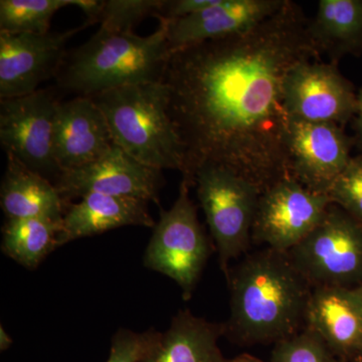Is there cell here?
Instances as JSON below:
<instances>
[{
	"label": "cell",
	"mask_w": 362,
	"mask_h": 362,
	"mask_svg": "<svg viewBox=\"0 0 362 362\" xmlns=\"http://www.w3.org/2000/svg\"><path fill=\"white\" fill-rule=\"evenodd\" d=\"M309 21L287 0L250 32L171 52L163 83L190 187L207 163L230 169L261 194L291 176L284 82L298 64L320 59Z\"/></svg>",
	"instance_id": "6da1fadb"
},
{
	"label": "cell",
	"mask_w": 362,
	"mask_h": 362,
	"mask_svg": "<svg viewBox=\"0 0 362 362\" xmlns=\"http://www.w3.org/2000/svg\"><path fill=\"white\" fill-rule=\"evenodd\" d=\"M230 314L225 337L240 346L274 344L304 328L312 289L288 252H247L226 277Z\"/></svg>",
	"instance_id": "7a4b0ae2"
},
{
	"label": "cell",
	"mask_w": 362,
	"mask_h": 362,
	"mask_svg": "<svg viewBox=\"0 0 362 362\" xmlns=\"http://www.w3.org/2000/svg\"><path fill=\"white\" fill-rule=\"evenodd\" d=\"M170 54L168 30L162 21L147 37L100 28L66 54L57 83L76 97H92L124 86L161 83Z\"/></svg>",
	"instance_id": "3957f363"
},
{
	"label": "cell",
	"mask_w": 362,
	"mask_h": 362,
	"mask_svg": "<svg viewBox=\"0 0 362 362\" xmlns=\"http://www.w3.org/2000/svg\"><path fill=\"white\" fill-rule=\"evenodd\" d=\"M90 98L103 112L114 144L149 168L185 173V148L169 115L163 82L124 86Z\"/></svg>",
	"instance_id": "277c9868"
},
{
	"label": "cell",
	"mask_w": 362,
	"mask_h": 362,
	"mask_svg": "<svg viewBox=\"0 0 362 362\" xmlns=\"http://www.w3.org/2000/svg\"><path fill=\"white\" fill-rule=\"evenodd\" d=\"M194 187L225 277L233 259L247 254L261 192L230 169L207 163L197 169Z\"/></svg>",
	"instance_id": "5b68a950"
},
{
	"label": "cell",
	"mask_w": 362,
	"mask_h": 362,
	"mask_svg": "<svg viewBox=\"0 0 362 362\" xmlns=\"http://www.w3.org/2000/svg\"><path fill=\"white\" fill-rule=\"evenodd\" d=\"M190 188L181 180L175 204L168 211L161 209L143 257L147 269L168 276L180 286L185 300L192 298L213 251L190 199Z\"/></svg>",
	"instance_id": "8992f818"
},
{
	"label": "cell",
	"mask_w": 362,
	"mask_h": 362,
	"mask_svg": "<svg viewBox=\"0 0 362 362\" xmlns=\"http://www.w3.org/2000/svg\"><path fill=\"white\" fill-rule=\"evenodd\" d=\"M288 255L313 289L362 286V223L335 204Z\"/></svg>",
	"instance_id": "52a82bcc"
},
{
	"label": "cell",
	"mask_w": 362,
	"mask_h": 362,
	"mask_svg": "<svg viewBox=\"0 0 362 362\" xmlns=\"http://www.w3.org/2000/svg\"><path fill=\"white\" fill-rule=\"evenodd\" d=\"M59 100L52 90L0 101V143L7 158L52 183L61 170L54 159V121Z\"/></svg>",
	"instance_id": "ba28073f"
},
{
	"label": "cell",
	"mask_w": 362,
	"mask_h": 362,
	"mask_svg": "<svg viewBox=\"0 0 362 362\" xmlns=\"http://www.w3.org/2000/svg\"><path fill=\"white\" fill-rule=\"evenodd\" d=\"M331 204L327 194L312 192L293 176L282 178L259 195L252 244L289 252L319 225Z\"/></svg>",
	"instance_id": "9c48e42d"
},
{
	"label": "cell",
	"mask_w": 362,
	"mask_h": 362,
	"mask_svg": "<svg viewBox=\"0 0 362 362\" xmlns=\"http://www.w3.org/2000/svg\"><path fill=\"white\" fill-rule=\"evenodd\" d=\"M284 105L290 118L341 126L356 116L357 94L337 63L302 62L288 73Z\"/></svg>",
	"instance_id": "30bf717a"
},
{
	"label": "cell",
	"mask_w": 362,
	"mask_h": 362,
	"mask_svg": "<svg viewBox=\"0 0 362 362\" xmlns=\"http://www.w3.org/2000/svg\"><path fill=\"white\" fill-rule=\"evenodd\" d=\"M90 25L86 21L63 33H0V100L32 94L57 78L68 54L66 42Z\"/></svg>",
	"instance_id": "8fae6325"
},
{
	"label": "cell",
	"mask_w": 362,
	"mask_h": 362,
	"mask_svg": "<svg viewBox=\"0 0 362 362\" xmlns=\"http://www.w3.org/2000/svg\"><path fill=\"white\" fill-rule=\"evenodd\" d=\"M163 185L161 170L135 160L116 144L98 160L64 171L54 182L69 204L90 194L137 197L159 204Z\"/></svg>",
	"instance_id": "7c38bea8"
},
{
	"label": "cell",
	"mask_w": 362,
	"mask_h": 362,
	"mask_svg": "<svg viewBox=\"0 0 362 362\" xmlns=\"http://www.w3.org/2000/svg\"><path fill=\"white\" fill-rule=\"evenodd\" d=\"M354 144L341 126L289 117L286 145L290 175L312 192L328 195L333 182L351 160Z\"/></svg>",
	"instance_id": "4fadbf2b"
},
{
	"label": "cell",
	"mask_w": 362,
	"mask_h": 362,
	"mask_svg": "<svg viewBox=\"0 0 362 362\" xmlns=\"http://www.w3.org/2000/svg\"><path fill=\"white\" fill-rule=\"evenodd\" d=\"M287 0H218L201 13L162 21L168 30L170 52L243 35L275 16Z\"/></svg>",
	"instance_id": "5bb4252c"
},
{
	"label": "cell",
	"mask_w": 362,
	"mask_h": 362,
	"mask_svg": "<svg viewBox=\"0 0 362 362\" xmlns=\"http://www.w3.org/2000/svg\"><path fill=\"white\" fill-rule=\"evenodd\" d=\"M114 142L103 112L92 98L59 101L54 121V159L61 170L70 171L98 160Z\"/></svg>",
	"instance_id": "9a60e30c"
},
{
	"label": "cell",
	"mask_w": 362,
	"mask_h": 362,
	"mask_svg": "<svg viewBox=\"0 0 362 362\" xmlns=\"http://www.w3.org/2000/svg\"><path fill=\"white\" fill-rule=\"evenodd\" d=\"M304 328L313 331L340 362L362 351V286L312 289Z\"/></svg>",
	"instance_id": "2e32d148"
},
{
	"label": "cell",
	"mask_w": 362,
	"mask_h": 362,
	"mask_svg": "<svg viewBox=\"0 0 362 362\" xmlns=\"http://www.w3.org/2000/svg\"><path fill=\"white\" fill-rule=\"evenodd\" d=\"M148 202L137 197L85 195L66 209L62 221L59 246L122 226L153 228L156 223L150 214Z\"/></svg>",
	"instance_id": "e0dca14e"
},
{
	"label": "cell",
	"mask_w": 362,
	"mask_h": 362,
	"mask_svg": "<svg viewBox=\"0 0 362 362\" xmlns=\"http://www.w3.org/2000/svg\"><path fill=\"white\" fill-rule=\"evenodd\" d=\"M223 323H214L180 310L165 332H158L139 362H228L218 346Z\"/></svg>",
	"instance_id": "ac0fdd59"
},
{
	"label": "cell",
	"mask_w": 362,
	"mask_h": 362,
	"mask_svg": "<svg viewBox=\"0 0 362 362\" xmlns=\"http://www.w3.org/2000/svg\"><path fill=\"white\" fill-rule=\"evenodd\" d=\"M70 204L51 180L7 158L0 187V206L6 220L45 218L62 223Z\"/></svg>",
	"instance_id": "d6986e66"
},
{
	"label": "cell",
	"mask_w": 362,
	"mask_h": 362,
	"mask_svg": "<svg viewBox=\"0 0 362 362\" xmlns=\"http://www.w3.org/2000/svg\"><path fill=\"white\" fill-rule=\"evenodd\" d=\"M308 33L318 54L332 63L362 54V0H320Z\"/></svg>",
	"instance_id": "ffe728a7"
},
{
	"label": "cell",
	"mask_w": 362,
	"mask_h": 362,
	"mask_svg": "<svg viewBox=\"0 0 362 362\" xmlns=\"http://www.w3.org/2000/svg\"><path fill=\"white\" fill-rule=\"evenodd\" d=\"M62 223L45 218L6 220L2 226L1 251L28 270H35L58 249Z\"/></svg>",
	"instance_id": "44dd1931"
},
{
	"label": "cell",
	"mask_w": 362,
	"mask_h": 362,
	"mask_svg": "<svg viewBox=\"0 0 362 362\" xmlns=\"http://www.w3.org/2000/svg\"><path fill=\"white\" fill-rule=\"evenodd\" d=\"M73 0H1L0 33H47L59 9Z\"/></svg>",
	"instance_id": "7402d4cb"
},
{
	"label": "cell",
	"mask_w": 362,
	"mask_h": 362,
	"mask_svg": "<svg viewBox=\"0 0 362 362\" xmlns=\"http://www.w3.org/2000/svg\"><path fill=\"white\" fill-rule=\"evenodd\" d=\"M163 0H105L98 23L116 33H133L149 16L157 18Z\"/></svg>",
	"instance_id": "603a6c76"
},
{
	"label": "cell",
	"mask_w": 362,
	"mask_h": 362,
	"mask_svg": "<svg viewBox=\"0 0 362 362\" xmlns=\"http://www.w3.org/2000/svg\"><path fill=\"white\" fill-rule=\"evenodd\" d=\"M271 362H340L313 331L303 328L289 338L276 343Z\"/></svg>",
	"instance_id": "cb8c5ba5"
},
{
	"label": "cell",
	"mask_w": 362,
	"mask_h": 362,
	"mask_svg": "<svg viewBox=\"0 0 362 362\" xmlns=\"http://www.w3.org/2000/svg\"><path fill=\"white\" fill-rule=\"evenodd\" d=\"M331 202L362 223V154L352 157L328 192Z\"/></svg>",
	"instance_id": "d4e9b609"
},
{
	"label": "cell",
	"mask_w": 362,
	"mask_h": 362,
	"mask_svg": "<svg viewBox=\"0 0 362 362\" xmlns=\"http://www.w3.org/2000/svg\"><path fill=\"white\" fill-rule=\"evenodd\" d=\"M158 331L154 328L142 333L121 328L112 338L110 356L107 362H139L147 354Z\"/></svg>",
	"instance_id": "484cf974"
},
{
	"label": "cell",
	"mask_w": 362,
	"mask_h": 362,
	"mask_svg": "<svg viewBox=\"0 0 362 362\" xmlns=\"http://www.w3.org/2000/svg\"><path fill=\"white\" fill-rule=\"evenodd\" d=\"M218 0H163L159 11V21H171L201 13L214 6Z\"/></svg>",
	"instance_id": "4316f807"
},
{
	"label": "cell",
	"mask_w": 362,
	"mask_h": 362,
	"mask_svg": "<svg viewBox=\"0 0 362 362\" xmlns=\"http://www.w3.org/2000/svg\"><path fill=\"white\" fill-rule=\"evenodd\" d=\"M354 131L356 136L354 138V144L362 151V89L357 94V107L356 121H354Z\"/></svg>",
	"instance_id": "83f0119b"
},
{
	"label": "cell",
	"mask_w": 362,
	"mask_h": 362,
	"mask_svg": "<svg viewBox=\"0 0 362 362\" xmlns=\"http://www.w3.org/2000/svg\"><path fill=\"white\" fill-rule=\"evenodd\" d=\"M13 338L6 332L4 326H0V350H1V351H6V350L8 349L9 347L13 345Z\"/></svg>",
	"instance_id": "f1b7e54d"
},
{
	"label": "cell",
	"mask_w": 362,
	"mask_h": 362,
	"mask_svg": "<svg viewBox=\"0 0 362 362\" xmlns=\"http://www.w3.org/2000/svg\"><path fill=\"white\" fill-rule=\"evenodd\" d=\"M228 362H271L265 361L263 359H259L258 357L252 356L251 354H240V356L235 357V358L230 359Z\"/></svg>",
	"instance_id": "f546056e"
},
{
	"label": "cell",
	"mask_w": 362,
	"mask_h": 362,
	"mask_svg": "<svg viewBox=\"0 0 362 362\" xmlns=\"http://www.w3.org/2000/svg\"><path fill=\"white\" fill-rule=\"evenodd\" d=\"M351 362H362V351Z\"/></svg>",
	"instance_id": "4dcf8cb0"
}]
</instances>
